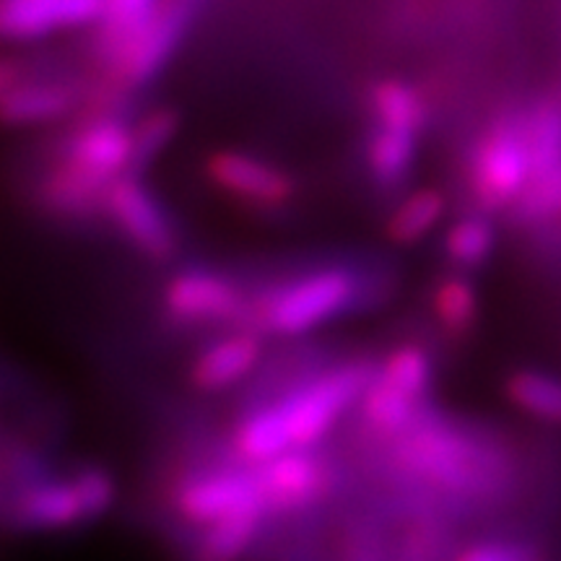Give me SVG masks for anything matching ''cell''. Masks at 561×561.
<instances>
[{
    "instance_id": "9a60e30c",
    "label": "cell",
    "mask_w": 561,
    "mask_h": 561,
    "mask_svg": "<svg viewBox=\"0 0 561 561\" xmlns=\"http://www.w3.org/2000/svg\"><path fill=\"white\" fill-rule=\"evenodd\" d=\"M263 359V335L231 331L210 341L191 364V382L201 392H224L248 380Z\"/></svg>"
},
{
    "instance_id": "4316f807",
    "label": "cell",
    "mask_w": 561,
    "mask_h": 561,
    "mask_svg": "<svg viewBox=\"0 0 561 561\" xmlns=\"http://www.w3.org/2000/svg\"><path fill=\"white\" fill-rule=\"evenodd\" d=\"M447 257L460 268H479L494 250V229L486 219L468 216L453 224L445 237Z\"/></svg>"
},
{
    "instance_id": "ffe728a7",
    "label": "cell",
    "mask_w": 561,
    "mask_h": 561,
    "mask_svg": "<svg viewBox=\"0 0 561 561\" xmlns=\"http://www.w3.org/2000/svg\"><path fill=\"white\" fill-rule=\"evenodd\" d=\"M268 512H244L227 520L201 528L187 561H242L252 543L261 538Z\"/></svg>"
},
{
    "instance_id": "603a6c76",
    "label": "cell",
    "mask_w": 561,
    "mask_h": 561,
    "mask_svg": "<svg viewBox=\"0 0 561 561\" xmlns=\"http://www.w3.org/2000/svg\"><path fill=\"white\" fill-rule=\"evenodd\" d=\"M182 117L172 107H157L133 125V174H140L157 161L178 138Z\"/></svg>"
},
{
    "instance_id": "52a82bcc",
    "label": "cell",
    "mask_w": 561,
    "mask_h": 561,
    "mask_svg": "<svg viewBox=\"0 0 561 561\" xmlns=\"http://www.w3.org/2000/svg\"><path fill=\"white\" fill-rule=\"evenodd\" d=\"M172 504L182 520L198 530L244 512H268L255 471L242 462L187 473L174 486Z\"/></svg>"
},
{
    "instance_id": "d4e9b609",
    "label": "cell",
    "mask_w": 561,
    "mask_h": 561,
    "mask_svg": "<svg viewBox=\"0 0 561 561\" xmlns=\"http://www.w3.org/2000/svg\"><path fill=\"white\" fill-rule=\"evenodd\" d=\"M432 310L447 333L462 335L471 331L479 318V297L471 280L462 276L442 278L432 294Z\"/></svg>"
},
{
    "instance_id": "9c48e42d",
    "label": "cell",
    "mask_w": 561,
    "mask_h": 561,
    "mask_svg": "<svg viewBox=\"0 0 561 561\" xmlns=\"http://www.w3.org/2000/svg\"><path fill=\"white\" fill-rule=\"evenodd\" d=\"M198 3L201 0H161L121 58L110 66L112 87L125 91L149 87L180 50Z\"/></svg>"
},
{
    "instance_id": "7a4b0ae2",
    "label": "cell",
    "mask_w": 561,
    "mask_h": 561,
    "mask_svg": "<svg viewBox=\"0 0 561 561\" xmlns=\"http://www.w3.org/2000/svg\"><path fill=\"white\" fill-rule=\"evenodd\" d=\"M385 286L371 271L320 265L294 273L252 294L244 331L257 335H305L359 310L375 307Z\"/></svg>"
},
{
    "instance_id": "8992f818",
    "label": "cell",
    "mask_w": 561,
    "mask_h": 561,
    "mask_svg": "<svg viewBox=\"0 0 561 561\" xmlns=\"http://www.w3.org/2000/svg\"><path fill=\"white\" fill-rule=\"evenodd\" d=\"M252 291L227 271L182 268L164 286L167 320L180 328L244 331Z\"/></svg>"
},
{
    "instance_id": "ba28073f",
    "label": "cell",
    "mask_w": 561,
    "mask_h": 561,
    "mask_svg": "<svg viewBox=\"0 0 561 561\" xmlns=\"http://www.w3.org/2000/svg\"><path fill=\"white\" fill-rule=\"evenodd\" d=\"M104 216L133 250L153 263H170L180 252V229L174 216L140 180V174H125L112 182Z\"/></svg>"
},
{
    "instance_id": "8fae6325",
    "label": "cell",
    "mask_w": 561,
    "mask_h": 561,
    "mask_svg": "<svg viewBox=\"0 0 561 561\" xmlns=\"http://www.w3.org/2000/svg\"><path fill=\"white\" fill-rule=\"evenodd\" d=\"M271 515H299L333 494L335 471L325 453L291 450L252 468Z\"/></svg>"
},
{
    "instance_id": "e0dca14e",
    "label": "cell",
    "mask_w": 561,
    "mask_h": 561,
    "mask_svg": "<svg viewBox=\"0 0 561 561\" xmlns=\"http://www.w3.org/2000/svg\"><path fill=\"white\" fill-rule=\"evenodd\" d=\"M107 182L89 178L66 164H55L39 185V206L62 221H89L104 214Z\"/></svg>"
},
{
    "instance_id": "44dd1931",
    "label": "cell",
    "mask_w": 561,
    "mask_h": 561,
    "mask_svg": "<svg viewBox=\"0 0 561 561\" xmlns=\"http://www.w3.org/2000/svg\"><path fill=\"white\" fill-rule=\"evenodd\" d=\"M445 216V198L437 191H413L398 203L385 224V234L398 248H411L424 240Z\"/></svg>"
},
{
    "instance_id": "f546056e",
    "label": "cell",
    "mask_w": 561,
    "mask_h": 561,
    "mask_svg": "<svg viewBox=\"0 0 561 561\" xmlns=\"http://www.w3.org/2000/svg\"><path fill=\"white\" fill-rule=\"evenodd\" d=\"M346 561H385V557L371 543H362L359 541V543L354 546V549H351Z\"/></svg>"
},
{
    "instance_id": "d6986e66",
    "label": "cell",
    "mask_w": 561,
    "mask_h": 561,
    "mask_svg": "<svg viewBox=\"0 0 561 561\" xmlns=\"http://www.w3.org/2000/svg\"><path fill=\"white\" fill-rule=\"evenodd\" d=\"M367 110L371 128L401 130L421 136L426 128V100L421 96L416 83L388 76V79L375 81L367 94Z\"/></svg>"
},
{
    "instance_id": "5bb4252c",
    "label": "cell",
    "mask_w": 561,
    "mask_h": 561,
    "mask_svg": "<svg viewBox=\"0 0 561 561\" xmlns=\"http://www.w3.org/2000/svg\"><path fill=\"white\" fill-rule=\"evenodd\" d=\"M102 16L104 0H0V39H39Z\"/></svg>"
},
{
    "instance_id": "5b68a950",
    "label": "cell",
    "mask_w": 561,
    "mask_h": 561,
    "mask_svg": "<svg viewBox=\"0 0 561 561\" xmlns=\"http://www.w3.org/2000/svg\"><path fill=\"white\" fill-rule=\"evenodd\" d=\"M434 377L430 351L419 343H401L377 364L375 380L364 392L362 424L371 437L392 442L416 424L426 405Z\"/></svg>"
},
{
    "instance_id": "277c9868",
    "label": "cell",
    "mask_w": 561,
    "mask_h": 561,
    "mask_svg": "<svg viewBox=\"0 0 561 561\" xmlns=\"http://www.w3.org/2000/svg\"><path fill=\"white\" fill-rule=\"evenodd\" d=\"M117 500V483L102 466L70 473H45L0 502V517L21 533L73 530L107 515Z\"/></svg>"
},
{
    "instance_id": "f1b7e54d",
    "label": "cell",
    "mask_w": 561,
    "mask_h": 561,
    "mask_svg": "<svg viewBox=\"0 0 561 561\" xmlns=\"http://www.w3.org/2000/svg\"><path fill=\"white\" fill-rule=\"evenodd\" d=\"M32 70L24 60L16 58H0V96L11 94L13 89H19L21 83L32 81Z\"/></svg>"
},
{
    "instance_id": "30bf717a",
    "label": "cell",
    "mask_w": 561,
    "mask_h": 561,
    "mask_svg": "<svg viewBox=\"0 0 561 561\" xmlns=\"http://www.w3.org/2000/svg\"><path fill=\"white\" fill-rule=\"evenodd\" d=\"M530 182V151L525 121H500L483 133L471 161V185L486 208L517 201Z\"/></svg>"
},
{
    "instance_id": "2e32d148",
    "label": "cell",
    "mask_w": 561,
    "mask_h": 561,
    "mask_svg": "<svg viewBox=\"0 0 561 561\" xmlns=\"http://www.w3.org/2000/svg\"><path fill=\"white\" fill-rule=\"evenodd\" d=\"M83 102V89L68 81L32 79L0 96V125L5 128H32V125L58 123L76 112Z\"/></svg>"
},
{
    "instance_id": "6da1fadb",
    "label": "cell",
    "mask_w": 561,
    "mask_h": 561,
    "mask_svg": "<svg viewBox=\"0 0 561 561\" xmlns=\"http://www.w3.org/2000/svg\"><path fill=\"white\" fill-rule=\"evenodd\" d=\"M375 371L377 364L369 359L341 362L314 369L276 398L252 403L231 430L237 462L255 468L291 450H314L362 403Z\"/></svg>"
},
{
    "instance_id": "3957f363",
    "label": "cell",
    "mask_w": 561,
    "mask_h": 561,
    "mask_svg": "<svg viewBox=\"0 0 561 561\" xmlns=\"http://www.w3.org/2000/svg\"><path fill=\"white\" fill-rule=\"evenodd\" d=\"M390 460L411 483L450 494H473L491 476L489 453L471 434L432 409L390 442Z\"/></svg>"
},
{
    "instance_id": "7402d4cb",
    "label": "cell",
    "mask_w": 561,
    "mask_h": 561,
    "mask_svg": "<svg viewBox=\"0 0 561 561\" xmlns=\"http://www.w3.org/2000/svg\"><path fill=\"white\" fill-rule=\"evenodd\" d=\"M159 0H104V16L100 30V55L107 68L121 58L128 42L149 21Z\"/></svg>"
},
{
    "instance_id": "4fadbf2b",
    "label": "cell",
    "mask_w": 561,
    "mask_h": 561,
    "mask_svg": "<svg viewBox=\"0 0 561 561\" xmlns=\"http://www.w3.org/2000/svg\"><path fill=\"white\" fill-rule=\"evenodd\" d=\"M203 170L216 191L257 208L286 206L299 191L297 180L284 167L248 151H214Z\"/></svg>"
},
{
    "instance_id": "484cf974",
    "label": "cell",
    "mask_w": 561,
    "mask_h": 561,
    "mask_svg": "<svg viewBox=\"0 0 561 561\" xmlns=\"http://www.w3.org/2000/svg\"><path fill=\"white\" fill-rule=\"evenodd\" d=\"M507 396L515 405L533 416L561 421V382L541 371L520 369L507 380Z\"/></svg>"
},
{
    "instance_id": "cb8c5ba5",
    "label": "cell",
    "mask_w": 561,
    "mask_h": 561,
    "mask_svg": "<svg viewBox=\"0 0 561 561\" xmlns=\"http://www.w3.org/2000/svg\"><path fill=\"white\" fill-rule=\"evenodd\" d=\"M525 138L530 151V180L561 172V112L541 107L525 117Z\"/></svg>"
},
{
    "instance_id": "83f0119b",
    "label": "cell",
    "mask_w": 561,
    "mask_h": 561,
    "mask_svg": "<svg viewBox=\"0 0 561 561\" xmlns=\"http://www.w3.org/2000/svg\"><path fill=\"white\" fill-rule=\"evenodd\" d=\"M455 561H538L536 551L523 543H479L460 553Z\"/></svg>"
},
{
    "instance_id": "7c38bea8",
    "label": "cell",
    "mask_w": 561,
    "mask_h": 561,
    "mask_svg": "<svg viewBox=\"0 0 561 561\" xmlns=\"http://www.w3.org/2000/svg\"><path fill=\"white\" fill-rule=\"evenodd\" d=\"M58 164L107 185L133 174V125L115 112L89 117L60 140Z\"/></svg>"
},
{
    "instance_id": "ac0fdd59",
    "label": "cell",
    "mask_w": 561,
    "mask_h": 561,
    "mask_svg": "<svg viewBox=\"0 0 561 561\" xmlns=\"http://www.w3.org/2000/svg\"><path fill=\"white\" fill-rule=\"evenodd\" d=\"M419 157V136L401 130L371 128L364 144V167L369 182L382 193L401 191L411 180Z\"/></svg>"
}]
</instances>
